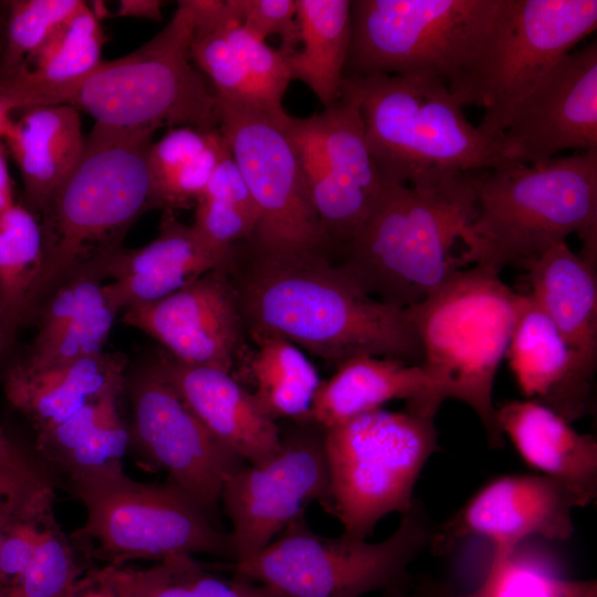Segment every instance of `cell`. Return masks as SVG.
<instances>
[{"mask_svg":"<svg viewBox=\"0 0 597 597\" xmlns=\"http://www.w3.org/2000/svg\"><path fill=\"white\" fill-rule=\"evenodd\" d=\"M228 272L253 341L281 337L337 365L359 355L421 363L408 311L373 297L328 253L271 254L243 242Z\"/></svg>","mask_w":597,"mask_h":597,"instance_id":"1","label":"cell"},{"mask_svg":"<svg viewBox=\"0 0 597 597\" xmlns=\"http://www.w3.org/2000/svg\"><path fill=\"white\" fill-rule=\"evenodd\" d=\"M155 132L94 124L81 159L38 218L42 259L29 303L30 322L66 279L121 248L134 222L155 209L147 165Z\"/></svg>","mask_w":597,"mask_h":597,"instance_id":"2","label":"cell"},{"mask_svg":"<svg viewBox=\"0 0 597 597\" xmlns=\"http://www.w3.org/2000/svg\"><path fill=\"white\" fill-rule=\"evenodd\" d=\"M475 216L463 241L467 266L495 273L578 233L596 264L597 149L472 172Z\"/></svg>","mask_w":597,"mask_h":597,"instance_id":"3","label":"cell"},{"mask_svg":"<svg viewBox=\"0 0 597 597\" xmlns=\"http://www.w3.org/2000/svg\"><path fill=\"white\" fill-rule=\"evenodd\" d=\"M474 216L472 172L429 187L389 182L337 263L373 297L408 310L469 268L455 245Z\"/></svg>","mask_w":597,"mask_h":597,"instance_id":"4","label":"cell"},{"mask_svg":"<svg viewBox=\"0 0 597 597\" xmlns=\"http://www.w3.org/2000/svg\"><path fill=\"white\" fill-rule=\"evenodd\" d=\"M341 98L357 107L369 150L390 182L429 187L510 163L432 75L345 77Z\"/></svg>","mask_w":597,"mask_h":597,"instance_id":"5","label":"cell"},{"mask_svg":"<svg viewBox=\"0 0 597 597\" xmlns=\"http://www.w3.org/2000/svg\"><path fill=\"white\" fill-rule=\"evenodd\" d=\"M523 298L499 273L472 265L407 310L421 346L420 366L443 400H460L475 412L491 449L504 446L492 391Z\"/></svg>","mask_w":597,"mask_h":597,"instance_id":"6","label":"cell"},{"mask_svg":"<svg viewBox=\"0 0 597 597\" xmlns=\"http://www.w3.org/2000/svg\"><path fill=\"white\" fill-rule=\"evenodd\" d=\"M197 17L198 0L178 1L159 33L128 55L103 60L61 104L113 129L219 128L216 93L190 59Z\"/></svg>","mask_w":597,"mask_h":597,"instance_id":"7","label":"cell"},{"mask_svg":"<svg viewBox=\"0 0 597 597\" xmlns=\"http://www.w3.org/2000/svg\"><path fill=\"white\" fill-rule=\"evenodd\" d=\"M66 485L86 511L85 524L71 536L87 564L126 565L195 554L235 562L231 533L167 481H135L117 467Z\"/></svg>","mask_w":597,"mask_h":597,"instance_id":"8","label":"cell"},{"mask_svg":"<svg viewBox=\"0 0 597 597\" xmlns=\"http://www.w3.org/2000/svg\"><path fill=\"white\" fill-rule=\"evenodd\" d=\"M386 540L369 543L342 534L315 533L303 514L266 547L233 563L235 575L280 597H362L412 582L410 564L430 547L437 525L413 500Z\"/></svg>","mask_w":597,"mask_h":597,"instance_id":"9","label":"cell"},{"mask_svg":"<svg viewBox=\"0 0 597 597\" xmlns=\"http://www.w3.org/2000/svg\"><path fill=\"white\" fill-rule=\"evenodd\" d=\"M502 0H355L345 77L429 74L449 88L488 39Z\"/></svg>","mask_w":597,"mask_h":597,"instance_id":"10","label":"cell"},{"mask_svg":"<svg viewBox=\"0 0 597 597\" xmlns=\"http://www.w3.org/2000/svg\"><path fill=\"white\" fill-rule=\"evenodd\" d=\"M440 450L434 417L405 408L363 412L325 429L331 515L364 538L387 514L412 504L417 479Z\"/></svg>","mask_w":597,"mask_h":597,"instance_id":"11","label":"cell"},{"mask_svg":"<svg viewBox=\"0 0 597 597\" xmlns=\"http://www.w3.org/2000/svg\"><path fill=\"white\" fill-rule=\"evenodd\" d=\"M596 25V0H502L483 46L449 90L462 106L485 109L478 128L493 142L509 109Z\"/></svg>","mask_w":597,"mask_h":597,"instance_id":"12","label":"cell"},{"mask_svg":"<svg viewBox=\"0 0 597 597\" xmlns=\"http://www.w3.org/2000/svg\"><path fill=\"white\" fill-rule=\"evenodd\" d=\"M224 136L259 210L250 248L271 254L325 252L331 245L311 205L291 116L218 101Z\"/></svg>","mask_w":597,"mask_h":597,"instance_id":"13","label":"cell"},{"mask_svg":"<svg viewBox=\"0 0 597 597\" xmlns=\"http://www.w3.org/2000/svg\"><path fill=\"white\" fill-rule=\"evenodd\" d=\"M279 426L277 450L258 464L245 463L223 483L220 502L232 525L233 563L266 547L311 503L332 511L325 429L308 416Z\"/></svg>","mask_w":597,"mask_h":597,"instance_id":"14","label":"cell"},{"mask_svg":"<svg viewBox=\"0 0 597 597\" xmlns=\"http://www.w3.org/2000/svg\"><path fill=\"white\" fill-rule=\"evenodd\" d=\"M132 420L129 449L139 461L167 473L216 523L223 483L245 464L223 447L185 404L153 358L126 374Z\"/></svg>","mask_w":597,"mask_h":597,"instance_id":"15","label":"cell"},{"mask_svg":"<svg viewBox=\"0 0 597 597\" xmlns=\"http://www.w3.org/2000/svg\"><path fill=\"white\" fill-rule=\"evenodd\" d=\"M493 143L510 163L597 149V41L556 63L502 119Z\"/></svg>","mask_w":597,"mask_h":597,"instance_id":"16","label":"cell"},{"mask_svg":"<svg viewBox=\"0 0 597 597\" xmlns=\"http://www.w3.org/2000/svg\"><path fill=\"white\" fill-rule=\"evenodd\" d=\"M590 500L548 475H504L476 492L447 522L436 527L430 548L450 552L461 540L488 538L493 555L511 553L533 536L565 541L573 532L572 511Z\"/></svg>","mask_w":597,"mask_h":597,"instance_id":"17","label":"cell"},{"mask_svg":"<svg viewBox=\"0 0 597 597\" xmlns=\"http://www.w3.org/2000/svg\"><path fill=\"white\" fill-rule=\"evenodd\" d=\"M122 320L181 363L229 373L245 333L228 268L209 271L161 300L128 307Z\"/></svg>","mask_w":597,"mask_h":597,"instance_id":"18","label":"cell"},{"mask_svg":"<svg viewBox=\"0 0 597 597\" xmlns=\"http://www.w3.org/2000/svg\"><path fill=\"white\" fill-rule=\"evenodd\" d=\"M54 488L33 492L10 519L0 546V597H64L88 567L55 516Z\"/></svg>","mask_w":597,"mask_h":597,"instance_id":"19","label":"cell"},{"mask_svg":"<svg viewBox=\"0 0 597 597\" xmlns=\"http://www.w3.org/2000/svg\"><path fill=\"white\" fill-rule=\"evenodd\" d=\"M234 250L212 249L191 224L165 211L159 233L148 244L121 247L103 256L107 295L118 311L161 300L209 271L228 268Z\"/></svg>","mask_w":597,"mask_h":597,"instance_id":"20","label":"cell"},{"mask_svg":"<svg viewBox=\"0 0 597 597\" xmlns=\"http://www.w3.org/2000/svg\"><path fill=\"white\" fill-rule=\"evenodd\" d=\"M505 357L526 400L547 407L569 423L589 412L596 365L566 342L527 293Z\"/></svg>","mask_w":597,"mask_h":597,"instance_id":"21","label":"cell"},{"mask_svg":"<svg viewBox=\"0 0 597 597\" xmlns=\"http://www.w3.org/2000/svg\"><path fill=\"white\" fill-rule=\"evenodd\" d=\"M154 359L206 429L245 463L258 464L277 450V421L231 373L181 363L163 349Z\"/></svg>","mask_w":597,"mask_h":597,"instance_id":"22","label":"cell"},{"mask_svg":"<svg viewBox=\"0 0 597 597\" xmlns=\"http://www.w3.org/2000/svg\"><path fill=\"white\" fill-rule=\"evenodd\" d=\"M105 284L103 256L66 279L39 308L35 336L20 362L46 367L103 353L119 312Z\"/></svg>","mask_w":597,"mask_h":597,"instance_id":"23","label":"cell"},{"mask_svg":"<svg viewBox=\"0 0 597 597\" xmlns=\"http://www.w3.org/2000/svg\"><path fill=\"white\" fill-rule=\"evenodd\" d=\"M126 367L122 354L106 352L46 367L17 362L4 374L3 391L39 432L62 423L94 399L124 394Z\"/></svg>","mask_w":597,"mask_h":597,"instance_id":"24","label":"cell"},{"mask_svg":"<svg viewBox=\"0 0 597 597\" xmlns=\"http://www.w3.org/2000/svg\"><path fill=\"white\" fill-rule=\"evenodd\" d=\"M394 399L433 417L444 401L420 365L359 355L339 363L333 376L321 381L308 418L327 429Z\"/></svg>","mask_w":597,"mask_h":597,"instance_id":"25","label":"cell"},{"mask_svg":"<svg viewBox=\"0 0 597 597\" xmlns=\"http://www.w3.org/2000/svg\"><path fill=\"white\" fill-rule=\"evenodd\" d=\"M104 42L100 18L83 2L19 67L0 73V100L10 112L61 104L103 61Z\"/></svg>","mask_w":597,"mask_h":597,"instance_id":"26","label":"cell"},{"mask_svg":"<svg viewBox=\"0 0 597 597\" xmlns=\"http://www.w3.org/2000/svg\"><path fill=\"white\" fill-rule=\"evenodd\" d=\"M22 111L2 139L20 170L21 205L39 218L49 197L81 159L86 137L74 106L38 105Z\"/></svg>","mask_w":597,"mask_h":597,"instance_id":"27","label":"cell"},{"mask_svg":"<svg viewBox=\"0 0 597 597\" xmlns=\"http://www.w3.org/2000/svg\"><path fill=\"white\" fill-rule=\"evenodd\" d=\"M496 421L525 462L577 490L597 495V442L532 400H509L496 408Z\"/></svg>","mask_w":597,"mask_h":597,"instance_id":"28","label":"cell"},{"mask_svg":"<svg viewBox=\"0 0 597 597\" xmlns=\"http://www.w3.org/2000/svg\"><path fill=\"white\" fill-rule=\"evenodd\" d=\"M293 124L317 171L369 217L390 181L369 150L357 107L341 98L321 113L293 117Z\"/></svg>","mask_w":597,"mask_h":597,"instance_id":"29","label":"cell"},{"mask_svg":"<svg viewBox=\"0 0 597 597\" xmlns=\"http://www.w3.org/2000/svg\"><path fill=\"white\" fill-rule=\"evenodd\" d=\"M527 293L566 342L596 365V264L575 253L566 241L525 262Z\"/></svg>","mask_w":597,"mask_h":597,"instance_id":"30","label":"cell"},{"mask_svg":"<svg viewBox=\"0 0 597 597\" xmlns=\"http://www.w3.org/2000/svg\"><path fill=\"white\" fill-rule=\"evenodd\" d=\"M124 394L94 399L62 423L35 432V454L53 478L67 483L123 467L129 449L128 423L119 411Z\"/></svg>","mask_w":597,"mask_h":597,"instance_id":"31","label":"cell"},{"mask_svg":"<svg viewBox=\"0 0 597 597\" xmlns=\"http://www.w3.org/2000/svg\"><path fill=\"white\" fill-rule=\"evenodd\" d=\"M298 49L286 56L292 81L303 82L325 107L341 100L350 43L348 0H296Z\"/></svg>","mask_w":597,"mask_h":597,"instance_id":"32","label":"cell"},{"mask_svg":"<svg viewBox=\"0 0 597 597\" xmlns=\"http://www.w3.org/2000/svg\"><path fill=\"white\" fill-rule=\"evenodd\" d=\"M254 342L249 370L254 385L251 392L260 407L275 421L307 417L322 381L313 364L284 338L263 336Z\"/></svg>","mask_w":597,"mask_h":597,"instance_id":"33","label":"cell"},{"mask_svg":"<svg viewBox=\"0 0 597 597\" xmlns=\"http://www.w3.org/2000/svg\"><path fill=\"white\" fill-rule=\"evenodd\" d=\"M418 584L429 597H597L596 580L568 579L547 557L522 545L493 555L484 580L470 593L457 594L433 580Z\"/></svg>","mask_w":597,"mask_h":597,"instance_id":"34","label":"cell"},{"mask_svg":"<svg viewBox=\"0 0 597 597\" xmlns=\"http://www.w3.org/2000/svg\"><path fill=\"white\" fill-rule=\"evenodd\" d=\"M195 207L192 229L219 251L250 241L259 223L258 207L231 153L218 165Z\"/></svg>","mask_w":597,"mask_h":597,"instance_id":"35","label":"cell"},{"mask_svg":"<svg viewBox=\"0 0 597 597\" xmlns=\"http://www.w3.org/2000/svg\"><path fill=\"white\" fill-rule=\"evenodd\" d=\"M42 259L38 217L21 203L0 212V304L17 329L29 320V303Z\"/></svg>","mask_w":597,"mask_h":597,"instance_id":"36","label":"cell"},{"mask_svg":"<svg viewBox=\"0 0 597 597\" xmlns=\"http://www.w3.org/2000/svg\"><path fill=\"white\" fill-rule=\"evenodd\" d=\"M221 18L232 49L233 73L243 104L284 112L283 96L292 82L286 55L245 30L232 0L222 1Z\"/></svg>","mask_w":597,"mask_h":597,"instance_id":"37","label":"cell"},{"mask_svg":"<svg viewBox=\"0 0 597 597\" xmlns=\"http://www.w3.org/2000/svg\"><path fill=\"white\" fill-rule=\"evenodd\" d=\"M130 597H280L269 587L235 575L211 573L192 555H176L155 565L130 567Z\"/></svg>","mask_w":597,"mask_h":597,"instance_id":"38","label":"cell"},{"mask_svg":"<svg viewBox=\"0 0 597 597\" xmlns=\"http://www.w3.org/2000/svg\"><path fill=\"white\" fill-rule=\"evenodd\" d=\"M82 3L80 0L9 1L6 43L0 54V73L19 67Z\"/></svg>","mask_w":597,"mask_h":597,"instance_id":"39","label":"cell"},{"mask_svg":"<svg viewBox=\"0 0 597 597\" xmlns=\"http://www.w3.org/2000/svg\"><path fill=\"white\" fill-rule=\"evenodd\" d=\"M241 24L255 38L265 41L281 38L279 50L286 56L298 46L296 0H232Z\"/></svg>","mask_w":597,"mask_h":597,"instance_id":"40","label":"cell"},{"mask_svg":"<svg viewBox=\"0 0 597 597\" xmlns=\"http://www.w3.org/2000/svg\"><path fill=\"white\" fill-rule=\"evenodd\" d=\"M0 483L34 486L56 481L35 453L23 449L0 427Z\"/></svg>","mask_w":597,"mask_h":597,"instance_id":"41","label":"cell"},{"mask_svg":"<svg viewBox=\"0 0 597 597\" xmlns=\"http://www.w3.org/2000/svg\"><path fill=\"white\" fill-rule=\"evenodd\" d=\"M64 597H130V567L88 566Z\"/></svg>","mask_w":597,"mask_h":597,"instance_id":"42","label":"cell"},{"mask_svg":"<svg viewBox=\"0 0 597 597\" xmlns=\"http://www.w3.org/2000/svg\"><path fill=\"white\" fill-rule=\"evenodd\" d=\"M44 485V484H43ZM43 485L17 486L0 483V546L3 541L6 528L14 510L30 495Z\"/></svg>","mask_w":597,"mask_h":597,"instance_id":"43","label":"cell"},{"mask_svg":"<svg viewBox=\"0 0 597 597\" xmlns=\"http://www.w3.org/2000/svg\"><path fill=\"white\" fill-rule=\"evenodd\" d=\"M163 6L159 0H121L115 15L160 21Z\"/></svg>","mask_w":597,"mask_h":597,"instance_id":"44","label":"cell"},{"mask_svg":"<svg viewBox=\"0 0 597 597\" xmlns=\"http://www.w3.org/2000/svg\"><path fill=\"white\" fill-rule=\"evenodd\" d=\"M14 203L13 190L7 163V147L0 139V212Z\"/></svg>","mask_w":597,"mask_h":597,"instance_id":"45","label":"cell"},{"mask_svg":"<svg viewBox=\"0 0 597 597\" xmlns=\"http://www.w3.org/2000/svg\"><path fill=\"white\" fill-rule=\"evenodd\" d=\"M381 597H429L419 584L412 582L383 591Z\"/></svg>","mask_w":597,"mask_h":597,"instance_id":"46","label":"cell"},{"mask_svg":"<svg viewBox=\"0 0 597 597\" xmlns=\"http://www.w3.org/2000/svg\"><path fill=\"white\" fill-rule=\"evenodd\" d=\"M15 328L12 326L0 304V359L8 350Z\"/></svg>","mask_w":597,"mask_h":597,"instance_id":"47","label":"cell"},{"mask_svg":"<svg viewBox=\"0 0 597 597\" xmlns=\"http://www.w3.org/2000/svg\"><path fill=\"white\" fill-rule=\"evenodd\" d=\"M8 15H9V1H0V54L6 43Z\"/></svg>","mask_w":597,"mask_h":597,"instance_id":"48","label":"cell"},{"mask_svg":"<svg viewBox=\"0 0 597 597\" xmlns=\"http://www.w3.org/2000/svg\"><path fill=\"white\" fill-rule=\"evenodd\" d=\"M10 109L7 107V105L0 100V139H2L10 122Z\"/></svg>","mask_w":597,"mask_h":597,"instance_id":"49","label":"cell"}]
</instances>
